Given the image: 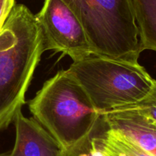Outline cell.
Wrapping results in <instances>:
<instances>
[{"label": "cell", "instance_id": "obj_2", "mask_svg": "<svg viewBox=\"0 0 156 156\" xmlns=\"http://www.w3.org/2000/svg\"><path fill=\"white\" fill-rule=\"evenodd\" d=\"M34 119L45 127L62 149L92 131L99 114L81 84L68 70L46 81L29 102Z\"/></svg>", "mask_w": 156, "mask_h": 156}, {"label": "cell", "instance_id": "obj_12", "mask_svg": "<svg viewBox=\"0 0 156 156\" xmlns=\"http://www.w3.org/2000/svg\"><path fill=\"white\" fill-rule=\"evenodd\" d=\"M10 151H7V152H4V153H1L0 154V156H10Z\"/></svg>", "mask_w": 156, "mask_h": 156}, {"label": "cell", "instance_id": "obj_13", "mask_svg": "<svg viewBox=\"0 0 156 156\" xmlns=\"http://www.w3.org/2000/svg\"><path fill=\"white\" fill-rule=\"evenodd\" d=\"M155 124H156V122H155Z\"/></svg>", "mask_w": 156, "mask_h": 156}, {"label": "cell", "instance_id": "obj_6", "mask_svg": "<svg viewBox=\"0 0 156 156\" xmlns=\"http://www.w3.org/2000/svg\"><path fill=\"white\" fill-rule=\"evenodd\" d=\"M14 122L15 142L10 156H61L60 145L34 118H26L20 111Z\"/></svg>", "mask_w": 156, "mask_h": 156}, {"label": "cell", "instance_id": "obj_1", "mask_svg": "<svg viewBox=\"0 0 156 156\" xmlns=\"http://www.w3.org/2000/svg\"><path fill=\"white\" fill-rule=\"evenodd\" d=\"M45 51L36 15L15 5L0 32V131L14 122Z\"/></svg>", "mask_w": 156, "mask_h": 156}, {"label": "cell", "instance_id": "obj_4", "mask_svg": "<svg viewBox=\"0 0 156 156\" xmlns=\"http://www.w3.org/2000/svg\"><path fill=\"white\" fill-rule=\"evenodd\" d=\"M82 24L92 53L138 62V27L130 0H62Z\"/></svg>", "mask_w": 156, "mask_h": 156}, {"label": "cell", "instance_id": "obj_10", "mask_svg": "<svg viewBox=\"0 0 156 156\" xmlns=\"http://www.w3.org/2000/svg\"><path fill=\"white\" fill-rule=\"evenodd\" d=\"M61 156H101V154L94 145L91 132L73 146L62 149Z\"/></svg>", "mask_w": 156, "mask_h": 156}, {"label": "cell", "instance_id": "obj_9", "mask_svg": "<svg viewBox=\"0 0 156 156\" xmlns=\"http://www.w3.org/2000/svg\"><path fill=\"white\" fill-rule=\"evenodd\" d=\"M119 109H129L156 122V80H154L153 85L149 93L142 100L133 105ZM118 110V109H117Z\"/></svg>", "mask_w": 156, "mask_h": 156}, {"label": "cell", "instance_id": "obj_5", "mask_svg": "<svg viewBox=\"0 0 156 156\" xmlns=\"http://www.w3.org/2000/svg\"><path fill=\"white\" fill-rule=\"evenodd\" d=\"M36 18L45 50L62 52L73 61L93 54L82 24L62 0H45Z\"/></svg>", "mask_w": 156, "mask_h": 156}, {"label": "cell", "instance_id": "obj_11", "mask_svg": "<svg viewBox=\"0 0 156 156\" xmlns=\"http://www.w3.org/2000/svg\"><path fill=\"white\" fill-rule=\"evenodd\" d=\"M15 5V0H0V32Z\"/></svg>", "mask_w": 156, "mask_h": 156}, {"label": "cell", "instance_id": "obj_8", "mask_svg": "<svg viewBox=\"0 0 156 156\" xmlns=\"http://www.w3.org/2000/svg\"><path fill=\"white\" fill-rule=\"evenodd\" d=\"M142 51H156V0H130Z\"/></svg>", "mask_w": 156, "mask_h": 156}, {"label": "cell", "instance_id": "obj_7", "mask_svg": "<svg viewBox=\"0 0 156 156\" xmlns=\"http://www.w3.org/2000/svg\"><path fill=\"white\" fill-rule=\"evenodd\" d=\"M101 156H152L121 132L111 128L101 115L91 131Z\"/></svg>", "mask_w": 156, "mask_h": 156}, {"label": "cell", "instance_id": "obj_3", "mask_svg": "<svg viewBox=\"0 0 156 156\" xmlns=\"http://www.w3.org/2000/svg\"><path fill=\"white\" fill-rule=\"evenodd\" d=\"M68 71L100 115L140 102L149 93L155 80L139 62L94 54L73 61Z\"/></svg>", "mask_w": 156, "mask_h": 156}]
</instances>
